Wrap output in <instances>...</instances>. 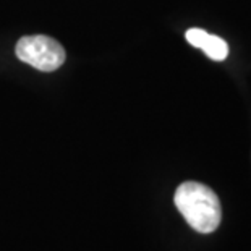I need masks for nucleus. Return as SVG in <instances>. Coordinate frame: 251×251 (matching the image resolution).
Listing matches in <instances>:
<instances>
[{
	"instance_id": "f257e3e1",
	"label": "nucleus",
	"mask_w": 251,
	"mask_h": 251,
	"mask_svg": "<svg viewBox=\"0 0 251 251\" xmlns=\"http://www.w3.org/2000/svg\"><path fill=\"white\" fill-rule=\"evenodd\" d=\"M174 201L180 214L196 232L212 233L221 224V201L209 186L198 181H185L175 191Z\"/></svg>"
},
{
	"instance_id": "f03ea898",
	"label": "nucleus",
	"mask_w": 251,
	"mask_h": 251,
	"mask_svg": "<svg viewBox=\"0 0 251 251\" xmlns=\"http://www.w3.org/2000/svg\"><path fill=\"white\" fill-rule=\"evenodd\" d=\"M17 57L41 72H54L65 62V50L49 36H25L17 42Z\"/></svg>"
},
{
	"instance_id": "7ed1b4c3",
	"label": "nucleus",
	"mask_w": 251,
	"mask_h": 251,
	"mask_svg": "<svg viewBox=\"0 0 251 251\" xmlns=\"http://www.w3.org/2000/svg\"><path fill=\"white\" fill-rule=\"evenodd\" d=\"M200 49L204 50V54L212 58L216 62H222L226 60L228 55V46L227 42L222 39V37L214 36V34H207L206 39L202 41V44Z\"/></svg>"
},
{
	"instance_id": "20e7f679",
	"label": "nucleus",
	"mask_w": 251,
	"mask_h": 251,
	"mask_svg": "<svg viewBox=\"0 0 251 251\" xmlns=\"http://www.w3.org/2000/svg\"><path fill=\"white\" fill-rule=\"evenodd\" d=\"M206 36H207L206 31H204V29H200V28H191V29L186 31V34H185L186 41H188L191 46L198 47V49L201 47L202 41L206 39Z\"/></svg>"
}]
</instances>
